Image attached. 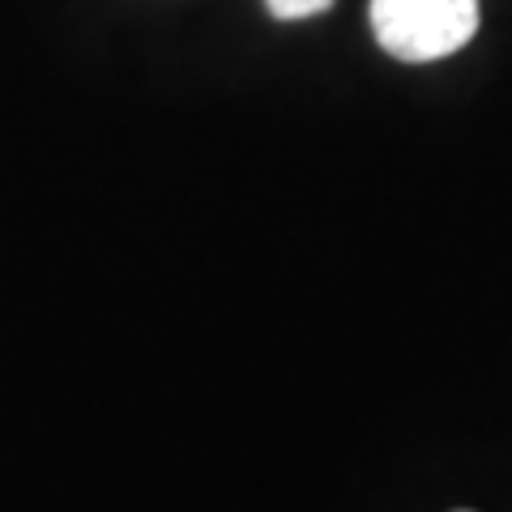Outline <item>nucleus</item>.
Here are the masks:
<instances>
[{
    "label": "nucleus",
    "instance_id": "obj_1",
    "mask_svg": "<svg viewBox=\"0 0 512 512\" xmlns=\"http://www.w3.org/2000/svg\"><path fill=\"white\" fill-rule=\"evenodd\" d=\"M376 43L393 60L427 64L461 52L478 30V0H372Z\"/></svg>",
    "mask_w": 512,
    "mask_h": 512
},
{
    "label": "nucleus",
    "instance_id": "obj_2",
    "mask_svg": "<svg viewBox=\"0 0 512 512\" xmlns=\"http://www.w3.org/2000/svg\"><path fill=\"white\" fill-rule=\"evenodd\" d=\"M269 13L282 22H299V18H316V13H325L333 0H265Z\"/></svg>",
    "mask_w": 512,
    "mask_h": 512
},
{
    "label": "nucleus",
    "instance_id": "obj_3",
    "mask_svg": "<svg viewBox=\"0 0 512 512\" xmlns=\"http://www.w3.org/2000/svg\"><path fill=\"white\" fill-rule=\"evenodd\" d=\"M457 512H470V508H457Z\"/></svg>",
    "mask_w": 512,
    "mask_h": 512
}]
</instances>
